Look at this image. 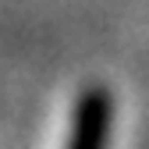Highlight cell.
I'll return each instance as SVG.
<instances>
[{
  "mask_svg": "<svg viewBox=\"0 0 149 149\" xmlns=\"http://www.w3.org/2000/svg\"><path fill=\"white\" fill-rule=\"evenodd\" d=\"M107 135H110V92L103 85H89L74 103L64 149H107Z\"/></svg>",
  "mask_w": 149,
  "mask_h": 149,
  "instance_id": "cell-1",
  "label": "cell"
}]
</instances>
